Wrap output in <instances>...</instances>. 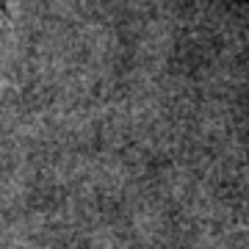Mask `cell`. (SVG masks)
I'll list each match as a JSON object with an SVG mask.
<instances>
[{
  "label": "cell",
  "instance_id": "obj_1",
  "mask_svg": "<svg viewBox=\"0 0 249 249\" xmlns=\"http://www.w3.org/2000/svg\"><path fill=\"white\" fill-rule=\"evenodd\" d=\"M0 9H3V0H0Z\"/></svg>",
  "mask_w": 249,
  "mask_h": 249
}]
</instances>
